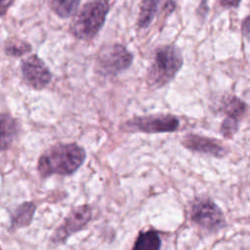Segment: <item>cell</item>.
I'll return each instance as SVG.
<instances>
[{"label": "cell", "instance_id": "cell-1", "mask_svg": "<svg viewBox=\"0 0 250 250\" xmlns=\"http://www.w3.org/2000/svg\"><path fill=\"white\" fill-rule=\"evenodd\" d=\"M85 159L86 152L77 144H57L41 154L38 159L37 170L44 178L54 174L71 175L81 167Z\"/></svg>", "mask_w": 250, "mask_h": 250}, {"label": "cell", "instance_id": "cell-2", "mask_svg": "<svg viewBox=\"0 0 250 250\" xmlns=\"http://www.w3.org/2000/svg\"><path fill=\"white\" fill-rule=\"evenodd\" d=\"M184 63L181 50L173 45L159 46L155 49L153 59L147 68L148 84L161 88L170 83Z\"/></svg>", "mask_w": 250, "mask_h": 250}, {"label": "cell", "instance_id": "cell-3", "mask_svg": "<svg viewBox=\"0 0 250 250\" xmlns=\"http://www.w3.org/2000/svg\"><path fill=\"white\" fill-rule=\"evenodd\" d=\"M109 12L108 0H90L78 11L69 27L70 33L80 40H91L103 27Z\"/></svg>", "mask_w": 250, "mask_h": 250}, {"label": "cell", "instance_id": "cell-4", "mask_svg": "<svg viewBox=\"0 0 250 250\" xmlns=\"http://www.w3.org/2000/svg\"><path fill=\"white\" fill-rule=\"evenodd\" d=\"M133 60V54L121 44L103 46L97 55L96 71L104 76H115L129 68Z\"/></svg>", "mask_w": 250, "mask_h": 250}, {"label": "cell", "instance_id": "cell-5", "mask_svg": "<svg viewBox=\"0 0 250 250\" xmlns=\"http://www.w3.org/2000/svg\"><path fill=\"white\" fill-rule=\"evenodd\" d=\"M190 219L208 232H217L227 226L223 210L209 197H199L193 201L190 207Z\"/></svg>", "mask_w": 250, "mask_h": 250}, {"label": "cell", "instance_id": "cell-6", "mask_svg": "<svg viewBox=\"0 0 250 250\" xmlns=\"http://www.w3.org/2000/svg\"><path fill=\"white\" fill-rule=\"evenodd\" d=\"M179 119L171 114H150L135 116L127 120L122 128L126 132L142 133H168L179 127Z\"/></svg>", "mask_w": 250, "mask_h": 250}, {"label": "cell", "instance_id": "cell-7", "mask_svg": "<svg viewBox=\"0 0 250 250\" xmlns=\"http://www.w3.org/2000/svg\"><path fill=\"white\" fill-rule=\"evenodd\" d=\"M92 218V208L89 205L75 207L59 226L51 236V241L55 244L63 243L73 233L84 229Z\"/></svg>", "mask_w": 250, "mask_h": 250}, {"label": "cell", "instance_id": "cell-8", "mask_svg": "<svg viewBox=\"0 0 250 250\" xmlns=\"http://www.w3.org/2000/svg\"><path fill=\"white\" fill-rule=\"evenodd\" d=\"M21 70L25 84L35 90L46 88L52 80L49 67L37 55H31L22 60Z\"/></svg>", "mask_w": 250, "mask_h": 250}, {"label": "cell", "instance_id": "cell-9", "mask_svg": "<svg viewBox=\"0 0 250 250\" xmlns=\"http://www.w3.org/2000/svg\"><path fill=\"white\" fill-rule=\"evenodd\" d=\"M181 142L182 145L190 151L210 155L216 158H224L229 153V148L220 141L197 134H188Z\"/></svg>", "mask_w": 250, "mask_h": 250}, {"label": "cell", "instance_id": "cell-10", "mask_svg": "<svg viewBox=\"0 0 250 250\" xmlns=\"http://www.w3.org/2000/svg\"><path fill=\"white\" fill-rule=\"evenodd\" d=\"M220 109L225 114V117H229L241 122L247 114L248 105L235 96H227L222 100Z\"/></svg>", "mask_w": 250, "mask_h": 250}, {"label": "cell", "instance_id": "cell-11", "mask_svg": "<svg viewBox=\"0 0 250 250\" xmlns=\"http://www.w3.org/2000/svg\"><path fill=\"white\" fill-rule=\"evenodd\" d=\"M36 210V205L31 201L20 204L11 216V228L18 229L27 227L31 224Z\"/></svg>", "mask_w": 250, "mask_h": 250}, {"label": "cell", "instance_id": "cell-12", "mask_svg": "<svg viewBox=\"0 0 250 250\" xmlns=\"http://www.w3.org/2000/svg\"><path fill=\"white\" fill-rule=\"evenodd\" d=\"M1 149L8 148L16 139L20 126L16 119L7 113L1 114Z\"/></svg>", "mask_w": 250, "mask_h": 250}, {"label": "cell", "instance_id": "cell-13", "mask_svg": "<svg viewBox=\"0 0 250 250\" xmlns=\"http://www.w3.org/2000/svg\"><path fill=\"white\" fill-rule=\"evenodd\" d=\"M160 0H142L137 19V25L140 28H146L153 21Z\"/></svg>", "mask_w": 250, "mask_h": 250}, {"label": "cell", "instance_id": "cell-14", "mask_svg": "<svg viewBox=\"0 0 250 250\" xmlns=\"http://www.w3.org/2000/svg\"><path fill=\"white\" fill-rule=\"evenodd\" d=\"M161 239L155 230L149 229L139 233L132 250H160Z\"/></svg>", "mask_w": 250, "mask_h": 250}, {"label": "cell", "instance_id": "cell-15", "mask_svg": "<svg viewBox=\"0 0 250 250\" xmlns=\"http://www.w3.org/2000/svg\"><path fill=\"white\" fill-rule=\"evenodd\" d=\"M80 0H51L53 12L62 19H67L76 14Z\"/></svg>", "mask_w": 250, "mask_h": 250}, {"label": "cell", "instance_id": "cell-16", "mask_svg": "<svg viewBox=\"0 0 250 250\" xmlns=\"http://www.w3.org/2000/svg\"><path fill=\"white\" fill-rule=\"evenodd\" d=\"M31 51V45L23 40L10 38L4 43V52L10 57H21Z\"/></svg>", "mask_w": 250, "mask_h": 250}, {"label": "cell", "instance_id": "cell-17", "mask_svg": "<svg viewBox=\"0 0 250 250\" xmlns=\"http://www.w3.org/2000/svg\"><path fill=\"white\" fill-rule=\"evenodd\" d=\"M240 121L229 118V117H225L220 125V133L221 135L228 140L232 139L236 133L239 130L240 127Z\"/></svg>", "mask_w": 250, "mask_h": 250}, {"label": "cell", "instance_id": "cell-18", "mask_svg": "<svg viewBox=\"0 0 250 250\" xmlns=\"http://www.w3.org/2000/svg\"><path fill=\"white\" fill-rule=\"evenodd\" d=\"M242 34L247 40L250 41V16L247 17L242 22Z\"/></svg>", "mask_w": 250, "mask_h": 250}, {"label": "cell", "instance_id": "cell-19", "mask_svg": "<svg viewBox=\"0 0 250 250\" xmlns=\"http://www.w3.org/2000/svg\"><path fill=\"white\" fill-rule=\"evenodd\" d=\"M241 0H220V4L226 8H236Z\"/></svg>", "mask_w": 250, "mask_h": 250}, {"label": "cell", "instance_id": "cell-20", "mask_svg": "<svg viewBox=\"0 0 250 250\" xmlns=\"http://www.w3.org/2000/svg\"><path fill=\"white\" fill-rule=\"evenodd\" d=\"M13 2H14V0H1V2H0V15H1V17H3L5 15L6 11L12 5Z\"/></svg>", "mask_w": 250, "mask_h": 250}]
</instances>
